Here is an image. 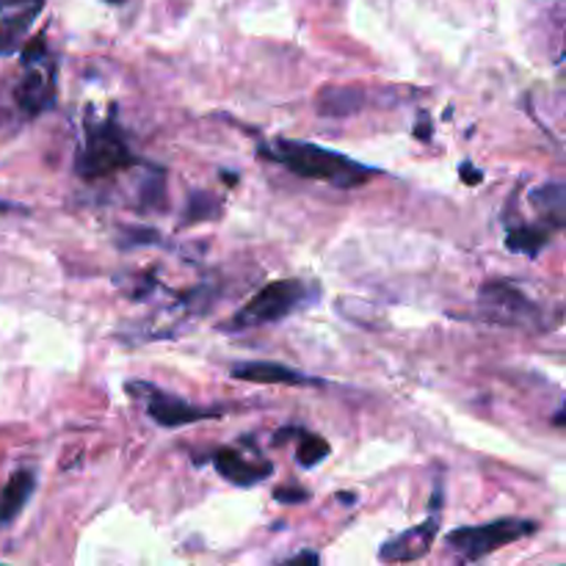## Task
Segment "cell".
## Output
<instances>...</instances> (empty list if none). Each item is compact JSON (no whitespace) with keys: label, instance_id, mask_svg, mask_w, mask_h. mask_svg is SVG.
Returning a JSON list of instances; mask_svg holds the SVG:
<instances>
[{"label":"cell","instance_id":"6da1fadb","mask_svg":"<svg viewBox=\"0 0 566 566\" xmlns=\"http://www.w3.org/2000/svg\"><path fill=\"white\" fill-rule=\"evenodd\" d=\"M260 153L304 180H318L326 186L343 188V191L363 186L370 177L379 175V169L359 164L348 155L310 142H293V138H276L269 147H260Z\"/></svg>","mask_w":566,"mask_h":566},{"label":"cell","instance_id":"7a4b0ae2","mask_svg":"<svg viewBox=\"0 0 566 566\" xmlns=\"http://www.w3.org/2000/svg\"><path fill=\"white\" fill-rule=\"evenodd\" d=\"M133 164H138L136 155L130 153L125 136L114 122H86L83 147L77 149L75 158V171L83 180H99V177H108Z\"/></svg>","mask_w":566,"mask_h":566},{"label":"cell","instance_id":"3957f363","mask_svg":"<svg viewBox=\"0 0 566 566\" xmlns=\"http://www.w3.org/2000/svg\"><path fill=\"white\" fill-rule=\"evenodd\" d=\"M310 302V287L302 280H280L265 285L263 291L254 293L221 329L224 332H247L254 326L276 324L287 315L298 313Z\"/></svg>","mask_w":566,"mask_h":566},{"label":"cell","instance_id":"277c9868","mask_svg":"<svg viewBox=\"0 0 566 566\" xmlns=\"http://www.w3.org/2000/svg\"><path fill=\"white\" fill-rule=\"evenodd\" d=\"M539 531V523L523 517H503L492 520L486 525H464V528L451 531L446 536V545L464 562H479V558L492 556L501 547L514 545L520 539H528Z\"/></svg>","mask_w":566,"mask_h":566},{"label":"cell","instance_id":"5b68a950","mask_svg":"<svg viewBox=\"0 0 566 566\" xmlns=\"http://www.w3.org/2000/svg\"><path fill=\"white\" fill-rule=\"evenodd\" d=\"M22 77L14 86V103L25 116H39L53 108L55 59L48 53L44 39H33L22 50Z\"/></svg>","mask_w":566,"mask_h":566},{"label":"cell","instance_id":"8992f818","mask_svg":"<svg viewBox=\"0 0 566 566\" xmlns=\"http://www.w3.org/2000/svg\"><path fill=\"white\" fill-rule=\"evenodd\" d=\"M127 392L144 398L147 415L155 423L164 426V429H180V426L199 423V420H210L221 415V409L193 407V403L182 401L180 396H171V392L158 390V387L153 385H142V381H130V385H127Z\"/></svg>","mask_w":566,"mask_h":566},{"label":"cell","instance_id":"52a82bcc","mask_svg":"<svg viewBox=\"0 0 566 566\" xmlns=\"http://www.w3.org/2000/svg\"><path fill=\"white\" fill-rule=\"evenodd\" d=\"M440 501H442V492L437 490V497L434 503H431L429 517H426L420 525H415V528L387 539L379 551V562L407 564V562H418V558H423L426 553L431 551V545H434L437 531H440Z\"/></svg>","mask_w":566,"mask_h":566},{"label":"cell","instance_id":"ba28073f","mask_svg":"<svg viewBox=\"0 0 566 566\" xmlns=\"http://www.w3.org/2000/svg\"><path fill=\"white\" fill-rule=\"evenodd\" d=\"M481 298V307H486V315L492 321H501V324L514 326V324H523V321L534 318L536 307L517 285L506 280H492L481 287L479 293Z\"/></svg>","mask_w":566,"mask_h":566},{"label":"cell","instance_id":"9c48e42d","mask_svg":"<svg viewBox=\"0 0 566 566\" xmlns=\"http://www.w3.org/2000/svg\"><path fill=\"white\" fill-rule=\"evenodd\" d=\"M48 0H0V55L14 53Z\"/></svg>","mask_w":566,"mask_h":566},{"label":"cell","instance_id":"30bf717a","mask_svg":"<svg viewBox=\"0 0 566 566\" xmlns=\"http://www.w3.org/2000/svg\"><path fill=\"white\" fill-rule=\"evenodd\" d=\"M232 379L252 381V385H321L318 379L298 374V370L287 368L282 363H269V359H258V363H238L230 370Z\"/></svg>","mask_w":566,"mask_h":566},{"label":"cell","instance_id":"8fae6325","mask_svg":"<svg viewBox=\"0 0 566 566\" xmlns=\"http://www.w3.org/2000/svg\"><path fill=\"white\" fill-rule=\"evenodd\" d=\"M213 464L221 479L235 486H254L274 473V468L269 462H247L241 453L230 451V448H221L213 457Z\"/></svg>","mask_w":566,"mask_h":566},{"label":"cell","instance_id":"7c38bea8","mask_svg":"<svg viewBox=\"0 0 566 566\" xmlns=\"http://www.w3.org/2000/svg\"><path fill=\"white\" fill-rule=\"evenodd\" d=\"M33 490H36V473L33 470H17L9 479V484L0 492V528L14 523L22 514V509L31 501Z\"/></svg>","mask_w":566,"mask_h":566},{"label":"cell","instance_id":"4fadbf2b","mask_svg":"<svg viewBox=\"0 0 566 566\" xmlns=\"http://www.w3.org/2000/svg\"><path fill=\"white\" fill-rule=\"evenodd\" d=\"M531 202L539 210L542 224H547L551 230H562L566 224V188L564 182H545L542 188H536L531 193Z\"/></svg>","mask_w":566,"mask_h":566},{"label":"cell","instance_id":"5bb4252c","mask_svg":"<svg viewBox=\"0 0 566 566\" xmlns=\"http://www.w3.org/2000/svg\"><path fill=\"white\" fill-rule=\"evenodd\" d=\"M365 105V94L354 86H326L318 94V114L332 116V119H343V116H354Z\"/></svg>","mask_w":566,"mask_h":566},{"label":"cell","instance_id":"9a60e30c","mask_svg":"<svg viewBox=\"0 0 566 566\" xmlns=\"http://www.w3.org/2000/svg\"><path fill=\"white\" fill-rule=\"evenodd\" d=\"M556 230H551L547 224H520V227H509L506 232V247L512 252L525 254V258H536L542 249L551 243V235Z\"/></svg>","mask_w":566,"mask_h":566},{"label":"cell","instance_id":"2e32d148","mask_svg":"<svg viewBox=\"0 0 566 566\" xmlns=\"http://www.w3.org/2000/svg\"><path fill=\"white\" fill-rule=\"evenodd\" d=\"M326 457H329V442L321 440V437H313V434L302 437V442H298V451H296V462L302 464V468H307V470L318 468Z\"/></svg>","mask_w":566,"mask_h":566},{"label":"cell","instance_id":"e0dca14e","mask_svg":"<svg viewBox=\"0 0 566 566\" xmlns=\"http://www.w3.org/2000/svg\"><path fill=\"white\" fill-rule=\"evenodd\" d=\"M216 210H219V202H216L208 191H193L191 197H188V208L182 221H186V224H199V221L213 219Z\"/></svg>","mask_w":566,"mask_h":566},{"label":"cell","instance_id":"ac0fdd59","mask_svg":"<svg viewBox=\"0 0 566 566\" xmlns=\"http://www.w3.org/2000/svg\"><path fill=\"white\" fill-rule=\"evenodd\" d=\"M274 497L280 503H304V501H310V492L307 490H287V486H282V490L274 492Z\"/></svg>","mask_w":566,"mask_h":566},{"label":"cell","instance_id":"d6986e66","mask_svg":"<svg viewBox=\"0 0 566 566\" xmlns=\"http://www.w3.org/2000/svg\"><path fill=\"white\" fill-rule=\"evenodd\" d=\"M459 175H462V180L468 182V186H479V182L484 180V175H481V171L475 169V166L470 164V160H464L462 169H459Z\"/></svg>","mask_w":566,"mask_h":566},{"label":"cell","instance_id":"ffe728a7","mask_svg":"<svg viewBox=\"0 0 566 566\" xmlns=\"http://www.w3.org/2000/svg\"><path fill=\"white\" fill-rule=\"evenodd\" d=\"M321 556L318 553H298V556L287 558V564H318Z\"/></svg>","mask_w":566,"mask_h":566},{"label":"cell","instance_id":"44dd1931","mask_svg":"<svg viewBox=\"0 0 566 566\" xmlns=\"http://www.w3.org/2000/svg\"><path fill=\"white\" fill-rule=\"evenodd\" d=\"M420 125H423V127H418V138H423V142H429V136H431V133H429V116H420Z\"/></svg>","mask_w":566,"mask_h":566}]
</instances>
